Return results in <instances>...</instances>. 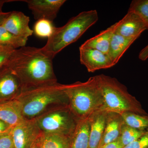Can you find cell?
<instances>
[{
    "label": "cell",
    "instance_id": "4316f807",
    "mask_svg": "<svg viewBox=\"0 0 148 148\" xmlns=\"http://www.w3.org/2000/svg\"><path fill=\"white\" fill-rule=\"evenodd\" d=\"M0 148H14L10 133L0 137Z\"/></svg>",
    "mask_w": 148,
    "mask_h": 148
},
{
    "label": "cell",
    "instance_id": "603a6c76",
    "mask_svg": "<svg viewBox=\"0 0 148 148\" xmlns=\"http://www.w3.org/2000/svg\"><path fill=\"white\" fill-rule=\"evenodd\" d=\"M55 28L53 21L42 18L37 20L33 31L37 36L48 38L53 34Z\"/></svg>",
    "mask_w": 148,
    "mask_h": 148
},
{
    "label": "cell",
    "instance_id": "d6a6232c",
    "mask_svg": "<svg viewBox=\"0 0 148 148\" xmlns=\"http://www.w3.org/2000/svg\"><path fill=\"white\" fill-rule=\"evenodd\" d=\"M38 148V146L36 145V142L34 143V144L32 145L31 146V148Z\"/></svg>",
    "mask_w": 148,
    "mask_h": 148
},
{
    "label": "cell",
    "instance_id": "d4e9b609",
    "mask_svg": "<svg viewBox=\"0 0 148 148\" xmlns=\"http://www.w3.org/2000/svg\"><path fill=\"white\" fill-rule=\"evenodd\" d=\"M123 148H148V131L140 138Z\"/></svg>",
    "mask_w": 148,
    "mask_h": 148
},
{
    "label": "cell",
    "instance_id": "83f0119b",
    "mask_svg": "<svg viewBox=\"0 0 148 148\" xmlns=\"http://www.w3.org/2000/svg\"><path fill=\"white\" fill-rule=\"evenodd\" d=\"M13 126L0 120V137L10 133Z\"/></svg>",
    "mask_w": 148,
    "mask_h": 148
},
{
    "label": "cell",
    "instance_id": "e0dca14e",
    "mask_svg": "<svg viewBox=\"0 0 148 148\" xmlns=\"http://www.w3.org/2000/svg\"><path fill=\"white\" fill-rule=\"evenodd\" d=\"M139 38H126L114 33L108 54L114 66L117 64L125 51Z\"/></svg>",
    "mask_w": 148,
    "mask_h": 148
},
{
    "label": "cell",
    "instance_id": "3957f363",
    "mask_svg": "<svg viewBox=\"0 0 148 148\" xmlns=\"http://www.w3.org/2000/svg\"><path fill=\"white\" fill-rule=\"evenodd\" d=\"M65 91L70 110L78 121L88 118L93 113L104 109L97 75L90 77L85 82L66 84Z\"/></svg>",
    "mask_w": 148,
    "mask_h": 148
},
{
    "label": "cell",
    "instance_id": "9a60e30c",
    "mask_svg": "<svg viewBox=\"0 0 148 148\" xmlns=\"http://www.w3.org/2000/svg\"><path fill=\"white\" fill-rule=\"evenodd\" d=\"M0 120L14 126L25 119L21 114L20 103L16 99L0 102Z\"/></svg>",
    "mask_w": 148,
    "mask_h": 148
},
{
    "label": "cell",
    "instance_id": "2e32d148",
    "mask_svg": "<svg viewBox=\"0 0 148 148\" xmlns=\"http://www.w3.org/2000/svg\"><path fill=\"white\" fill-rule=\"evenodd\" d=\"M90 129L89 117L79 121L69 138V148H88Z\"/></svg>",
    "mask_w": 148,
    "mask_h": 148
},
{
    "label": "cell",
    "instance_id": "f1b7e54d",
    "mask_svg": "<svg viewBox=\"0 0 148 148\" xmlns=\"http://www.w3.org/2000/svg\"><path fill=\"white\" fill-rule=\"evenodd\" d=\"M139 59L142 61H145L148 58V44L140 51L139 54Z\"/></svg>",
    "mask_w": 148,
    "mask_h": 148
},
{
    "label": "cell",
    "instance_id": "7c38bea8",
    "mask_svg": "<svg viewBox=\"0 0 148 148\" xmlns=\"http://www.w3.org/2000/svg\"><path fill=\"white\" fill-rule=\"evenodd\" d=\"M29 16L21 12L13 11L10 12L2 26L13 35L28 39L34 33L29 27Z\"/></svg>",
    "mask_w": 148,
    "mask_h": 148
},
{
    "label": "cell",
    "instance_id": "d6986e66",
    "mask_svg": "<svg viewBox=\"0 0 148 148\" xmlns=\"http://www.w3.org/2000/svg\"><path fill=\"white\" fill-rule=\"evenodd\" d=\"M38 148H69V138L41 132L36 141Z\"/></svg>",
    "mask_w": 148,
    "mask_h": 148
},
{
    "label": "cell",
    "instance_id": "cb8c5ba5",
    "mask_svg": "<svg viewBox=\"0 0 148 148\" xmlns=\"http://www.w3.org/2000/svg\"><path fill=\"white\" fill-rule=\"evenodd\" d=\"M128 11L139 15L145 22L148 30V0H133Z\"/></svg>",
    "mask_w": 148,
    "mask_h": 148
},
{
    "label": "cell",
    "instance_id": "ba28073f",
    "mask_svg": "<svg viewBox=\"0 0 148 148\" xmlns=\"http://www.w3.org/2000/svg\"><path fill=\"white\" fill-rule=\"evenodd\" d=\"M21 83L6 64L0 68V102L13 100L22 92Z\"/></svg>",
    "mask_w": 148,
    "mask_h": 148
},
{
    "label": "cell",
    "instance_id": "1f68e13d",
    "mask_svg": "<svg viewBox=\"0 0 148 148\" xmlns=\"http://www.w3.org/2000/svg\"><path fill=\"white\" fill-rule=\"evenodd\" d=\"M16 0H0V12H3L2 8L4 4L5 3L17 1Z\"/></svg>",
    "mask_w": 148,
    "mask_h": 148
},
{
    "label": "cell",
    "instance_id": "ffe728a7",
    "mask_svg": "<svg viewBox=\"0 0 148 148\" xmlns=\"http://www.w3.org/2000/svg\"><path fill=\"white\" fill-rule=\"evenodd\" d=\"M121 114L125 124L141 131H148V115L131 112H125Z\"/></svg>",
    "mask_w": 148,
    "mask_h": 148
},
{
    "label": "cell",
    "instance_id": "7402d4cb",
    "mask_svg": "<svg viewBox=\"0 0 148 148\" xmlns=\"http://www.w3.org/2000/svg\"><path fill=\"white\" fill-rule=\"evenodd\" d=\"M147 132L135 129L128 126L124 123L122 127L120 135L117 141L123 148L130 143L140 138Z\"/></svg>",
    "mask_w": 148,
    "mask_h": 148
},
{
    "label": "cell",
    "instance_id": "4dcf8cb0",
    "mask_svg": "<svg viewBox=\"0 0 148 148\" xmlns=\"http://www.w3.org/2000/svg\"><path fill=\"white\" fill-rule=\"evenodd\" d=\"M10 12H0V26H2L4 21L10 14Z\"/></svg>",
    "mask_w": 148,
    "mask_h": 148
},
{
    "label": "cell",
    "instance_id": "8fae6325",
    "mask_svg": "<svg viewBox=\"0 0 148 148\" xmlns=\"http://www.w3.org/2000/svg\"><path fill=\"white\" fill-rule=\"evenodd\" d=\"M79 49L81 64L85 66L88 72L93 73L114 66L108 54L88 48L79 47Z\"/></svg>",
    "mask_w": 148,
    "mask_h": 148
},
{
    "label": "cell",
    "instance_id": "f546056e",
    "mask_svg": "<svg viewBox=\"0 0 148 148\" xmlns=\"http://www.w3.org/2000/svg\"><path fill=\"white\" fill-rule=\"evenodd\" d=\"M99 148H123L118 141L107 144Z\"/></svg>",
    "mask_w": 148,
    "mask_h": 148
},
{
    "label": "cell",
    "instance_id": "ac0fdd59",
    "mask_svg": "<svg viewBox=\"0 0 148 148\" xmlns=\"http://www.w3.org/2000/svg\"><path fill=\"white\" fill-rule=\"evenodd\" d=\"M114 32L113 24L106 30L101 31L98 34L86 41L80 47L93 49L108 54Z\"/></svg>",
    "mask_w": 148,
    "mask_h": 148
},
{
    "label": "cell",
    "instance_id": "484cf974",
    "mask_svg": "<svg viewBox=\"0 0 148 148\" xmlns=\"http://www.w3.org/2000/svg\"><path fill=\"white\" fill-rule=\"evenodd\" d=\"M14 48L8 46H0V68L6 64Z\"/></svg>",
    "mask_w": 148,
    "mask_h": 148
},
{
    "label": "cell",
    "instance_id": "30bf717a",
    "mask_svg": "<svg viewBox=\"0 0 148 148\" xmlns=\"http://www.w3.org/2000/svg\"><path fill=\"white\" fill-rule=\"evenodd\" d=\"M114 34L126 37H140L147 27L137 14L128 11L121 20L114 24Z\"/></svg>",
    "mask_w": 148,
    "mask_h": 148
},
{
    "label": "cell",
    "instance_id": "5bb4252c",
    "mask_svg": "<svg viewBox=\"0 0 148 148\" xmlns=\"http://www.w3.org/2000/svg\"><path fill=\"white\" fill-rule=\"evenodd\" d=\"M123 123L120 114L108 111L106 127L99 148L117 141Z\"/></svg>",
    "mask_w": 148,
    "mask_h": 148
},
{
    "label": "cell",
    "instance_id": "8992f818",
    "mask_svg": "<svg viewBox=\"0 0 148 148\" xmlns=\"http://www.w3.org/2000/svg\"><path fill=\"white\" fill-rule=\"evenodd\" d=\"M41 132L69 138L79 121L69 106L52 109L34 119Z\"/></svg>",
    "mask_w": 148,
    "mask_h": 148
},
{
    "label": "cell",
    "instance_id": "52a82bcc",
    "mask_svg": "<svg viewBox=\"0 0 148 148\" xmlns=\"http://www.w3.org/2000/svg\"><path fill=\"white\" fill-rule=\"evenodd\" d=\"M41 132L36 119H25L10 132L14 148H30Z\"/></svg>",
    "mask_w": 148,
    "mask_h": 148
},
{
    "label": "cell",
    "instance_id": "44dd1931",
    "mask_svg": "<svg viewBox=\"0 0 148 148\" xmlns=\"http://www.w3.org/2000/svg\"><path fill=\"white\" fill-rule=\"evenodd\" d=\"M28 39L17 36L0 26V46H8L14 49L26 46Z\"/></svg>",
    "mask_w": 148,
    "mask_h": 148
},
{
    "label": "cell",
    "instance_id": "7a4b0ae2",
    "mask_svg": "<svg viewBox=\"0 0 148 148\" xmlns=\"http://www.w3.org/2000/svg\"><path fill=\"white\" fill-rule=\"evenodd\" d=\"M66 84L58 82L23 90L15 99L25 119H34L52 109L69 106Z\"/></svg>",
    "mask_w": 148,
    "mask_h": 148
},
{
    "label": "cell",
    "instance_id": "9c48e42d",
    "mask_svg": "<svg viewBox=\"0 0 148 148\" xmlns=\"http://www.w3.org/2000/svg\"><path fill=\"white\" fill-rule=\"evenodd\" d=\"M32 11L34 18L38 20L46 19L53 21L65 0H23Z\"/></svg>",
    "mask_w": 148,
    "mask_h": 148
},
{
    "label": "cell",
    "instance_id": "6da1fadb",
    "mask_svg": "<svg viewBox=\"0 0 148 148\" xmlns=\"http://www.w3.org/2000/svg\"><path fill=\"white\" fill-rule=\"evenodd\" d=\"M53 59L41 48L25 46L14 49L5 64L18 77L23 91L57 82Z\"/></svg>",
    "mask_w": 148,
    "mask_h": 148
},
{
    "label": "cell",
    "instance_id": "5b68a950",
    "mask_svg": "<svg viewBox=\"0 0 148 148\" xmlns=\"http://www.w3.org/2000/svg\"><path fill=\"white\" fill-rule=\"evenodd\" d=\"M104 100V109L119 114L131 112L147 115V113L127 88L116 78L104 74L97 75Z\"/></svg>",
    "mask_w": 148,
    "mask_h": 148
},
{
    "label": "cell",
    "instance_id": "277c9868",
    "mask_svg": "<svg viewBox=\"0 0 148 148\" xmlns=\"http://www.w3.org/2000/svg\"><path fill=\"white\" fill-rule=\"evenodd\" d=\"M96 10L84 11L71 18L65 25L55 27L53 34L41 48L44 53L52 58L59 52L76 42L84 34L98 21Z\"/></svg>",
    "mask_w": 148,
    "mask_h": 148
},
{
    "label": "cell",
    "instance_id": "4fadbf2b",
    "mask_svg": "<svg viewBox=\"0 0 148 148\" xmlns=\"http://www.w3.org/2000/svg\"><path fill=\"white\" fill-rule=\"evenodd\" d=\"M108 112L105 109H102L89 117L90 129L88 148H99L106 127Z\"/></svg>",
    "mask_w": 148,
    "mask_h": 148
}]
</instances>
